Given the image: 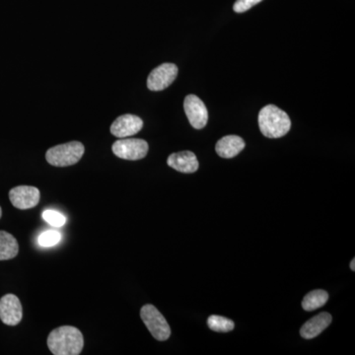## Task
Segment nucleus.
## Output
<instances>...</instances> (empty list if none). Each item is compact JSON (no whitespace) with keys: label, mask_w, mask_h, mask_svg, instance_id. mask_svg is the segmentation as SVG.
<instances>
[{"label":"nucleus","mask_w":355,"mask_h":355,"mask_svg":"<svg viewBox=\"0 0 355 355\" xmlns=\"http://www.w3.org/2000/svg\"><path fill=\"white\" fill-rule=\"evenodd\" d=\"M48 347L55 355L80 354L84 347L83 334L76 327H60L49 335Z\"/></svg>","instance_id":"nucleus-1"},{"label":"nucleus","mask_w":355,"mask_h":355,"mask_svg":"<svg viewBox=\"0 0 355 355\" xmlns=\"http://www.w3.org/2000/svg\"><path fill=\"white\" fill-rule=\"evenodd\" d=\"M259 127L268 139H279L291 130V121L286 112L275 105H268L259 114Z\"/></svg>","instance_id":"nucleus-2"},{"label":"nucleus","mask_w":355,"mask_h":355,"mask_svg":"<svg viewBox=\"0 0 355 355\" xmlns=\"http://www.w3.org/2000/svg\"><path fill=\"white\" fill-rule=\"evenodd\" d=\"M84 151L85 148L81 142L71 141L51 147L46 151V159L55 167H67L76 164L83 158Z\"/></svg>","instance_id":"nucleus-3"},{"label":"nucleus","mask_w":355,"mask_h":355,"mask_svg":"<svg viewBox=\"0 0 355 355\" xmlns=\"http://www.w3.org/2000/svg\"><path fill=\"white\" fill-rule=\"evenodd\" d=\"M140 317L154 338L164 342L171 336V329L164 316L153 305L147 304L140 310Z\"/></svg>","instance_id":"nucleus-4"},{"label":"nucleus","mask_w":355,"mask_h":355,"mask_svg":"<svg viewBox=\"0 0 355 355\" xmlns=\"http://www.w3.org/2000/svg\"><path fill=\"white\" fill-rule=\"evenodd\" d=\"M148 148L146 140L139 139H119L112 146V150L116 157L130 161L144 159L148 153Z\"/></svg>","instance_id":"nucleus-5"},{"label":"nucleus","mask_w":355,"mask_h":355,"mask_svg":"<svg viewBox=\"0 0 355 355\" xmlns=\"http://www.w3.org/2000/svg\"><path fill=\"white\" fill-rule=\"evenodd\" d=\"M184 113L188 116L191 127L202 130L209 121V112L205 103L196 95H188L184 101Z\"/></svg>","instance_id":"nucleus-6"},{"label":"nucleus","mask_w":355,"mask_h":355,"mask_svg":"<svg viewBox=\"0 0 355 355\" xmlns=\"http://www.w3.org/2000/svg\"><path fill=\"white\" fill-rule=\"evenodd\" d=\"M178 76V67L174 64H162L153 69L147 78V87L151 91H162L169 87Z\"/></svg>","instance_id":"nucleus-7"},{"label":"nucleus","mask_w":355,"mask_h":355,"mask_svg":"<svg viewBox=\"0 0 355 355\" xmlns=\"http://www.w3.org/2000/svg\"><path fill=\"white\" fill-rule=\"evenodd\" d=\"M9 198L16 209H30L38 205L41 193L36 187L18 186L9 191Z\"/></svg>","instance_id":"nucleus-8"},{"label":"nucleus","mask_w":355,"mask_h":355,"mask_svg":"<svg viewBox=\"0 0 355 355\" xmlns=\"http://www.w3.org/2000/svg\"><path fill=\"white\" fill-rule=\"evenodd\" d=\"M23 317L22 305L14 294H6L0 299V320L7 326H17Z\"/></svg>","instance_id":"nucleus-9"},{"label":"nucleus","mask_w":355,"mask_h":355,"mask_svg":"<svg viewBox=\"0 0 355 355\" xmlns=\"http://www.w3.org/2000/svg\"><path fill=\"white\" fill-rule=\"evenodd\" d=\"M144 127V121L135 114H127L119 116L112 123L111 133L119 139H125L137 135Z\"/></svg>","instance_id":"nucleus-10"},{"label":"nucleus","mask_w":355,"mask_h":355,"mask_svg":"<svg viewBox=\"0 0 355 355\" xmlns=\"http://www.w3.org/2000/svg\"><path fill=\"white\" fill-rule=\"evenodd\" d=\"M167 164L178 172L191 174L198 169L197 156L191 151H182V153H173L168 157Z\"/></svg>","instance_id":"nucleus-11"},{"label":"nucleus","mask_w":355,"mask_h":355,"mask_svg":"<svg viewBox=\"0 0 355 355\" xmlns=\"http://www.w3.org/2000/svg\"><path fill=\"white\" fill-rule=\"evenodd\" d=\"M331 315L329 313H321L317 316L313 317L309 321L303 324L300 330V335L306 340L316 338L324 330H326L331 323Z\"/></svg>","instance_id":"nucleus-12"},{"label":"nucleus","mask_w":355,"mask_h":355,"mask_svg":"<svg viewBox=\"0 0 355 355\" xmlns=\"http://www.w3.org/2000/svg\"><path fill=\"white\" fill-rule=\"evenodd\" d=\"M245 141L238 135H227L217 141L216 153L222 158H233L245 148Z\"/></svg>","instance_id":"nucleus-13"},{"label":"nucleus","mask_w":355,"mask_h":355,"mask_svg":"<svg viewBox=\"0 0 355 355\" xmlns=\"http://www.w3.org/2000/svg\"><path fill=\"white\" fill-rule=\"evenodd\" d=\"M19 252L17 240L10 233L0 231V261L11 260Z\"/></svg>","instance_id":"nucleus-14"},{"label":"nucleus","mask_w":355,"mask_h":355,"mask_svg":"<svg viewBox=\"0 0 355 355\" xmlns=\"http://www.w3.org/2000/svg\"><path fill=\"white\" fill-rule=\"evenodd\" d=\"M329 300L328 292L322 291H311L305 296L302 301V308L307 312L319 309L323 307Z\"/></svg>","instance_id":"nucleus-15"},{"label":"nucleus","mask_w":355,"mask_h":355,"mask_svg":"<svg viewBox=\"0 0 355 355\" xmlns=\"http://www.w3.org/2000/svg\"><path fill=\"white\" fill-rule=\"evenodd\" d=\"M210 330L217 331V333H228L234 330V322L227 319L225 317L217 316L212 315L207 320Z\"/></svg>","instance_id":"nucleus-16"},{"label":"nucleus","mask_w":355,"mask_h":355,"mask_svg":"<svg viewBox=\"0 0 355 355\" xmlns=\"http://www.w3.org/2000/svg\"><path fill=\"white\" fill-rule=\"evenodd\" d=\"M62 240V235L58 231H46L43 234L40 235L39 244L42 247L49 248L55 246Z\"/></svg>","instance_id":"nucleus-17"},{"label":"nucleus","mask_w":355,"mask_h":355,"mask_svg":"<svg viewBox=\"0 0 355 355\" xmlns=\"http://www.w3.org/2000/svg\"><path fill=\"white\" fill-rule=\"evenodd\" d=\"M44 220L48 222L51 226L55 227H62L67 222V218L62 216L60 212L55 211V210L46 209L43 212Z\"/></svg>","instance_id":"nucleus-18"},{"label":"nucleus","mask_w":355,"mask_h":355,"mask_svg":"<svg viewBox=\"0 0 355 355\" xmlns=\"http://www.w3.org/2000/svg\"><path fill=\"white\" fill-rule=\"evenodd\" d=\"M261 1H263V0H237L234 6H233V9L237 13L246 12L252 7L260 3Z\"/></svg>","instance_id":"nucleus-19"},{"label":"nucleus","mask_w":355,"mask_h":355,"mask_svg":"<svg viewBox=\"0 0 355 355\" xmlns=\"http://www.w3.org/2000/svg\"><path fill=\"white\" fill-rule=\"evenodd\" d=\"M350 268H352V270H355V259L352 261V263H350Z\"/></svg>","instance_id":"nucleus-20"},{"label":"nucleus","mask_w":355,"mask_h":355,"mask_svg":"<svg viewBox=\"0 0 355 355\" xmlns=\"http://www.w3.org/2000/svg\"><path fill=\"white\" fill-rule=\"evenodd\" d=\"M1 216H2V210H1V207H0V218H1Z\"/></svg>","instance_id":"nucleus-21"}]
</instances>
